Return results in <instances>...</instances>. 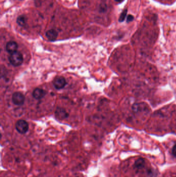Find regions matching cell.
<instances>
[{"label": "cell", "mask_w": 176, "mask_h": 177, "mask_svg": "<svg viewBox=\"0 0 176 177\" xmlns=\"http://www.w3.org/2000/svg\"><path fill=\"white\" fill-rule=\"evenodd\" d=\"M146 105H144L143 103L135 104L132 107L133 111L135 113H142L147 111Z\"/></svg>", "instance_id": "obj_7"}, {"label": "cell", "mask_w": 176, "mask_h": 177, "mask_svg": "<svg viewBox=\"0 0 176 177\" xmlns=\"http://www.w3.org/2000/svg\"><path fill=\"white\" fill-rule=\"evenodd\" d=\"M145 164V161L142 158H139L136 161H135L134 163V166L136 168L139 169L144 167Z\"/></svg>", "instance_id": "obj_11"}, {"label": "cell", "mask_w": 176, "mask_h": 177, "mask_svg": "<svg viewBox=\"0 0 176 177\" xmlns=\"http://www.w3.org/2000/svg\"><path fill=\"white\" fill-rule=\"evenodd\" d=\"M134 19V17L133 16H132V15H129L128 17H127V18H126V21L128 22H129L132 21H133Z\"/></svg>", "instance_id": "obj_13"}, {"label": "cell", "mask_w": 176, "mask_h": 177, "mask_svg": "<svg viewBox=\"0 0 176 177\" xmlns=\"http://www.w3.org/2000/svg\"><path fill=\"white\" fill-rule=\"evenodd\" d=\"M9 61L14 66H19L22 64L23 57L20 52L18 51L11 54L9 57Z\"/></svg>", "instance_id": "obj_1"}, {"label": "cell", "mask_w": 176, "mask_h": 177, "mask_svg": "<svg viewBox=\"0 0 176 177\" xmlns=\"http://www.w3.org/2000/svg\"><path fill=\"white\" fill-rule=\"evenodd\" d=\"M66 79L64 77L62 76H58L56 77L53 81V85L56 89L60 90L66 86Z\"/></svg>", "instance_id": "obj_4"}, {"label": "cell", "mask_w": 176, "mask_h": 177, "mask_svg": "<svg viewBox=\"0 0 176 177\" xmlns=\"http://www.w3.org/2000/svg\"></svg>", "instance_id": "obj_16"}, {"label": "cell", "mask_w": 176, "mask_h": 177, "mask_svg": "<svg viewBox=\"0 0 176 177\" xmlns=\"http://www.w3.org/2000/svg\"><path fill=\"white\" fill-rule=\"evenodd\" d=\"M46 92L40 88H36L33 92V96L36 100H40L45 97Z\"/></svg>", "instance_id": "obj_6"}, {"label": "cell", "mask_w": 176, "mask_h": 177, "mask_svg": "<svg viewBox=\"0 0 176 177\" xmlns=\"http://www.w3.org/2000/svg\"><path fill=\"white\" fill-rule=\"evenodd\" d=\"M46 35L47 38H48L50 41H55L58 36V33L53 29L48 30L46 31Z\"/></svg>", "instance_id": "obj_8"}, {"label": "cell", "mask_w": 176, "mask_h": 177, "mask_svg": "<svg viewBox=\"0 0 176 177\" xmlns=\"http://www.w3.org/2000/svg\"><path fill=\"white\" fill-rule=\"evenodd\" d=\"M172 154L174 156L176 157V144L174 145V146L173 147V149H172Z\"/></svg>", "instance_id": "obj_14"}, {"label": "cell", "mask_w": 176, "mask_h": 177, "mask_svg": "<svg viewBox=\"0 0 176 177\" xmlns=\"http://www.w3.org/2000/svg\"><path fill=\"white\" fill-rule=\"evenodd\" d=\"M27 19L24 15H21L17 19V23L21 27H25L27 25Z\"/></svg>", "instance_id": "obj_10"}, {"label": "cell", "mask_w": 176, "mask_h": 177, "mask_svg": "<svg viewBox=\"0 0 176 177\" xmlns=\"http://www.w3.org/2000/svg\"><path fill=\"white\" fill-rule=\"evenodd\" d=\"M12 101L16 105L21 106L24 103L25 97L22 93L16 92L13 94Z\"/></svg>", "instance_id": "obj_3"}, {"label": "cell", "mask_w": 176, "mask_h": 177, "mask_svg": "<svg viewBox=\"0 0 176 177\" xmlns=\"http://www.w3.org/2000/svg\"><path fill=\"white\" fill-rule=\"evenodd\" d=\"M16 129L19 133L24 134L29 130V124L25 120H18L16 122Z\"/></svg>", "instance_id": "obj_2"}, {"label": "cell", "mask_w": 176, "mask_h": 177, "mask_svg": "<svg viewBox=\"0 0 176 177\" xmlns=\"http://www.w3.org/2000/svg\"><path fill=\"white\" fill-rule=\"evenodd\" d=\"M116 1H117V2H121L122 0H115Z\"/></svg>", "instance_id": "obj_15"}, {"label": "cell", "mask_w": 176, "mask_h": 177, "mask_svg": "<svg viewBox=\"0 0 176 177\" xmlns=\"http://www.w3.org/2000/svg\"><path fill=\"white\" fill-rule=\"evenodd\" d=\"M127 9H125L123 11L120 17L119 18V22H123L125 20V18L126 17V14H127Z\"/></svg>", "instance_id": "obj_12"}, {"label": "cell", "mask_w": 176, "mask_h": 177, "mask_svg": "<svg viewBox=\"0 0 176 177\" xmlns=\"http://www.w3.org/2000/svg\"><path fill=\"white\" fill-rule=\"evenodd\" d=\"M56 115L57 118L61 119H64L65 118H67L68 116L67 113L66 111L62 108H59L56 111Z\"/></svg>", "instance_id": "obj_9"}, {"label": "cell", "mask_w": 176, "mask_h": 177, "mask_svg": "<svg viewBox=\"0 0 176 177\" xmlns=\"http://www.w3.org/2000/svg\"><path fill=\"white\" fill-rule=\"evenodd\" d=\"M18 45L17 43L14 41H10L8 42L6 46V49L9 54H13L16 52L18 49Z\"/></svg>", "instance_id": "obj_5"}]
</instances>
